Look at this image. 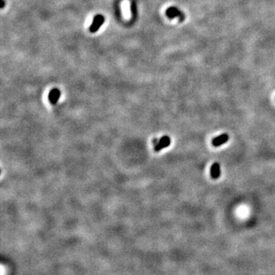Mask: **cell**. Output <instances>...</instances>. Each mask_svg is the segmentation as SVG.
<instances>
[{
  "mask_svg": "<svg viewBox=\"0 0 275 275\" xmlns=\"http://www.w3.org/2000/svg\"><path fill=\"white\" fill-rule=\"evenodd\" d=\"M166 15L167 16V18H170V19L177 18L180 22L184 21L186 18L185 14L180 9L175 7V6H171V7L168 8L166 10Z\"/></svg>",
  "mask_w": 275,
  "mask_h": 275,
  "instance_id": "1",
  "label": "cell"
},
{
  "mask_svg": "<svg viewBox=\"0 0 275 275\" xmlns=\"http://www.w3.org/2000/svg\"><path fill=\"white\" fill-rule=\"evenodd\" d=\"M105 21V18L104 16H102V15H97L94 17L93 18V21L92 22V24L90 27V31L92 33H95V32L97 31L99 28H101V26L102 25V24Z\"/></svg>",
  "mask_w": 275,
  "mask_h": 275,
  "instance_id": "2",
  "label": "cell"
},
{
  "mask_svg": "<svg viewBox=\"0 0 275 275\" xmlns=\"http://www.w3.org/2000/svg\"><path fill=\"white\" fill-rule=\"evenodd\" d=\"M229 137L228 135V134L224 133V134H221V135L218 136V137L214 138L212 140V145L214 147H218L220 145H222L223 144L226 143L229 141Z\"/></svg>",
  "mask_w": 275,
  "mask_h": 275,
  "instance_id": "3",
  "label": "cell"
},
{
  "mask_svg": "<svg viewBox=\"0 0 275 275\" xmlns=\"http://www.w3.org/2000/svg\"><path fill=\"white\" fill-rule=\"evenodd\" d=\"M170 144V139L168 136H164V137H162L159 140L158 143L154 146L155 148L156 151H160V150H162L163 148H167L168 147Z\"/></svg>",
  "mask_w": 275,
  "mask_h": 275,
  "instance_id": "4",
  "label": "cell"
},
{
  "mask_svg": "<svg viewBox=\"0 0 275 275\" xmlns=\"http://www.w3.org/2000/svg\"><path fill=\"white\" fill-rule=\"evenodd\" d=\"M211 177L213 179H217L221 174V169L218 163H214L211 167Z\"/></svg>",
  "mask_w": 275,
  "mask_h": 275,
  "instance_id": "5",
  "label": "cell"
},
{
  "mask_svg": "<svg viewBox=\"0 0 275 275\" xmlns=\"http://www.w3.org/2000/svg\"><path fill=\"white\" fill-rule=\"evenodd\" d=\"M60 95H61V92H60L59 90H57V89H53V90H52L48 96L50 102L53 104H56L58 99H59Z\"/></svg>",
  "mask_w": 275,
  "mask_h": 275,
  "instance_id": "6",
  "label": "cell"
},
{
  "mask_svg": "<svg viewBox=\"0 0 275 275\" xmlns=\"http://www.w3.org/2000/svg\"><path fill=\"white\" fill-rule=\"evenodd\" d=\"M4 271H5L4 266H3L2 264V265H1V269H0V274L4 275Z\"/></svg>",
  "mask_w": 275,
  "mask_h": 275,
  "instance_id": "7",
  "label": "cell"
},
{
  "mask_svg": "<svg viewBox=\"0 0 275 275\" xmlns=\"http://www.w3.org/2000/svg\"><path fill=\"white\" fill-rule=\"evenodd\" d=\"M5 7V0H1V8L3 9Z\"/></svg>",
  "mask_w": 275,
  "mask_h": 275,
  "instance_id": "8",
  "label": "cell"
}]
</instances>
